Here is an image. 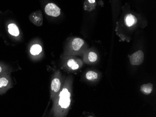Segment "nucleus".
I'll use <instances>...</instances> for the list:
<instances>
[{"mask_svg": "<svg viewBox=\"0 0 156 117\" xmlns=\"http://www.w3.org/2000/svg\"><path fill=\"white\" fill-rule=\"evenodd\" d=\"M68 86L69 85L66 82L64 87L58 93V96L55 98L53 110L56 116L64 115L70 107L71 103V93Z\"/></svg>", "mask_w": 156, "mask_h": 117, "instance_id": "f257e3e1", "label": "nucleus"}, {"mask_svg": "<svg viewBox=\"0 0 156 117\" xmlns=\"http://www.w3.org/2000/svg\"><path fill=\"white\" fill-rule=\"evenodd\" d=\"M58 73H55V77L51 80V98L54 99L57 96L58 94L61 89V82L60 77L58 76Z\"/></svg>", "mask_w": 156, "mask_h": 117, "instance_id": "f03ea898", "label": "nucleus"}, {"mask_svg": "<svg viewBox=\"0 0 156 117\" xmlns=\"http://www.w3.org/2000/svg\"><path fill=\"white\" fill-rule=\"evenodd\" d=\"M44 11L47 15L57 17L60 15V8L53 3L47 4L44 8Z\"/></svg>", "mask_w": 156, "mask_h": 117, "instance_id": "7ed1b4c3", "label": "nucleus"}, {"mask_svg": "<svg viewBox=\"0 0 156 117\" xmlns=\"http://www.w3.org/2000/svg\"><path fill=\"white\" fill-rule=\"evenodd\" d=\"M130 64L132 65H139L143 63L144 60V54L141 50L135 52L129 57Z\"/></svg>", "mask_w": 156, "mask_h": 117, "instance_id": "20e7f679", "label": "nucleus"}, {"mask_svg": "<svg viewBox=\"0 0 156 117\" xmlns=\"http://www.w3.org/2000/svg\"><path fill=\"white\" fill-rule=\"evenodd\" d=\"M29 19L30 21L36 26L40 27L43 24V17L42 12L40 10L32 12L30 15Z\"/></svg>", "mask_w": 156, "mask_h": 117, "instance_id": "39448f33", "label": "nucleus"}, {"mask_svg": "<svg viewBox=\"0 0 156 117\" xmlns=\"http://www.w3.org/2000/svg\"><path fill=\"white\" fill-rule=\"evenodd\" d=\"M84 41L81 38H75L71 43V49L74 52H78L84 45Z\"/></svg>", "mask_w": 156, "mask_h": 117, "instance_id": "423d86ee", "label": "nucleus"}, {"mask_svg": "<svg viewBox=\"0 0 156 117\" xmlns=\"http://www.w3.org/2000/svg\"><path fill=\"white\" fill-rule=\"evenodd\" d=\"M125 23L128 27H131L135 25L137 22V20L136 16L131 14L126 15L124 18Z\"/></svg>", "mask_w": 156, "mask_h": 117, "instance_id": "0eeeda50", "label": "nucleus"}, {"mask_svg": "<svg viewBox=\"0 0 156 117\" xmlns=\"http://www.w3.org/2000/svg\"><path fill=\"white\" fill-rule=\"evenodd\" d=\"M67 67L72 71H76L80 67V64L78 60L73 58L68 59L66 62Z\"/></svg>", "mask_w": 156, "mask_h": 117, "instance_id": "6e6552de", "label": "nucleus"}, {"mask_svg": "<svg viewBox=\"0 0 156 117\" xmlns=\"http://www.w3.org/2000/svg\"><path fill=\"white\" fill-rule=\"evenodd\" d=\"M8 31L12 36H17L20 34L19 29L15 23H10L8 25Z\"/></svg>", "mask_w": 156, "mask_h": 117, "instance_id": "1a4fd4ad", "label": "nucleus"}, {"mask_svg": "<svg viewBox=\"0 0 156 117\" xmlns=\"http://www.w3.org/2000/svg\"><path fill=\"white\" fill-rule=\"evenodd\" d=\"M153 88V86L152 84L148 83L142 85L140 90L143 94L145 95H149L152 92Z\"/></svg>", "mask_w": 156, "mask_h": 117, "instance_id": "9d476101", "label": "nucleus"}, {"mask_svg": "<svg viewBox=\"0 0 156 117\" xmlns=\"http://www.w3.org/2000/svg\"><path fill=\"white\" fill-rule=\"evenodd\" d=\"M42 51V47L39 44H35L32 45L30 49V53L33 56L39 55Z\"/></svg>", "mask_w": 156, "mask_h": 117, "instance_id": "9b49d317", "label": "nucleus"}, {"mask_svg": "<svg viewBox=\"0 0 156 117\" xmlns=\"http://www.w3.org/2000/svg\"><path fill=\"white\" fill-rule=\"evenodd\" d=\"M96 6V2L95 3H90L88 0H87L84 2V9L85 10L87 11H91L95 9Z\"/></svg>", "mask_w": 156, "mask_h": 117, "instance_id": "f8f14e48", "label": "nucleus"}, {"mask_svg": "<svg viewBox=\"0 0 156 117\" xmlns=\"http://www.w3.org/2000/svg\"><path fill=\"white\" fill-rule=\"evenodd\" d=\"M98 75L96 72L94 71H89L86 74V77L87 80L94 81L98 78Z\"/></svg>", "mask_w": 156, "mask_h": 117, "instance_id": "ddd939ff", "label": "nucleus"}, {"mask_svg": "<svg viewBox=\"0 0 156 117\" xmlns=\"http://www.w3.org/2000/svg\"><path fill=\"white\" fill-rule=\"evenodd\" d=\"M87 59L90 62H95L98 59V56L95 52L90 51L87 55Z\"/></svg>", "mask_w": 156, "mask_h": 117, "instance_id": "4468645a", "label": "nucleus"}, {"mask_svg": "<svg viewBox=\"0 0 156 117\" xmlns=\"http://www.w3.org/2000/svg\"><path fill=\"white\" fill-rule=\"evenodd\" d=\"M9 83L8 79L5 77H0V89L7 87Z\"/></svg>", "mask_w": 156, "mask_h": 117, "instance_id": "2eb2a0df", "label": "nucleus"}, {"mask_svg": "<svg viewBox=\"0 0 156 117\" xmlns=\"http://www.w3.org/2000/svg\"><path fill=\"white\" fill-rule=\"evenodd\" d=\"M88 1L90 3H93L95 2V0H88Z\"/></svg>", "mask_w": 156, "mask_h": 117, "instance_id": "dca6fc26", "label": "nucleus"}, {"mask_svg": "<svg viewBox=\"0 0 156 117\" xmlns=\"http://www.w3.org/2000/svg\"><path fill=\"white\" fill-rule=\"evenodd\" d=\"M2 71V68L1 66H0V73Z\"/></svg>", "mask_w": 156, "mask_h": 117, "instance_id": "f3484780", "label": "nucleus"}]
</instances>
